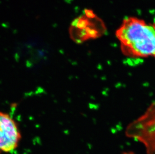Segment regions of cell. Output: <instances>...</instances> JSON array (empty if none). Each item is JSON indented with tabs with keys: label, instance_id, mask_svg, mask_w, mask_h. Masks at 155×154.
<instances>
[{
	"label": "cell",
	"instance_id": "obj_1",
	"mask_svg": "<svg viewBox=\"0 0 155 154\" xmlns=\"http://www.w3.org/2000/svg\"><path fill=\"white\" fill-rule=\"evenodd\" d=\"M116 34L127 57L155 58V25L138 18H127Z\"/></svg>",
	"mask_w": 155,
	"mask_h": 154
},
{
	"label": "cell",
	"instance_id": "obj_2",
	"mask_svg": "<svg viewBox=\"0 0 155 154\" xmlns=\"http://www.w3.org/2000/svg\"><path fill=\"white\" fill-rule=\"evenodd\" d=\"M126 135L145 145L148 154H155V102L143 115L129 125Z\"/></svg>",
	"mask_w": 155,
	"mask_h": 154
},
{
	"label": "cell",
	"instance_id": "obj_3",
	"mask_svg": "<svg viewBox=\"0 0 155 154\" xmlns=\"http://www.w3.org/2000/svg\"><path fill=\"white\" fill-rule=\"evenodd\" d=\"M21 138L16 121L9 114L0 111V154L16 150Z\"/></svg>",
	"mask_w": 155,
	"mask_h": 154
},
{
	"label": "cell",
	"instance_id": "obj_4",
	"mask_svg": "<svg viewBox=\"0 0 155 154\" xmlns=\"http://www.w3.org/2000/svg\"><path fill=\"white\" fill-rule=\"evenodd\" d=\"M123 154H135L133 153L132 152H124Z\"/></svg>",
	"mask_w": 155,
	"mask_h": 154
}]
</instances>
